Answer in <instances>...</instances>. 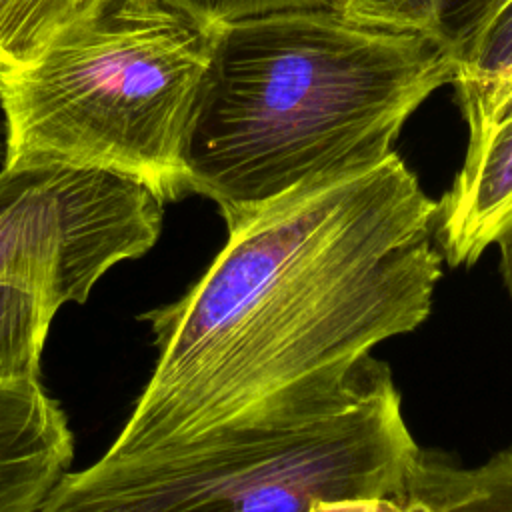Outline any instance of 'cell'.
Here are the masks:
<instances>
[{
	"label": "cell",
	"mask_w": 512,
	"mask_h": 512,
	"mask_svg": "<svg viewBox=\"0 0 512 512\" xmlns=\"http://www.w3.org/2000/svg\"><path fill=\"white\" fill-rule=\"evenodd\" d=\"M438 204L392 152L232 216L206 272L138 316L152 374L104 458L166 452L350 370L432 310Z\"/></svg>",
	"instance_id": "cell-1"
},
{
	"label": "cell",
	"mask_w": 512,
	"mask_h": 512,
	"mask_svg": "<svg viewBox=\"0 0 512 512\" xmlns=\"http://www.w3.org/2000/svg\"><path fill=\"white\" fill-rule=\"evenodd\" d=\"M454 74L432 34L336 8L220 24L182 144L188 194L230 220L312 176L376 164Z\"/></svg>",
	"instance_id": "cell-2"
},
{
	"label": "cell",
	"mask_w": 512,
	"mask_h": 512,
	"mask_svg": "<svg viewBox=\"0 0 512 512\" xmlns=\"http://www.w3.org/2000/svg\"><path fill=\"white\" fill-rule=\"evenodd\" d=\"M374 354L196 442L66 472L38 512H310L402 490L420 456Z\"/></svg>",
	"instance_id": "cell-3"
},
{
	"label": "cell",
	"mask_w": 512,
	"mask_h": 512,
	"mask_svg": "<svg viewBox=\"0 0 512 512\" xmlns=\"http://www.w3.org/2000/svg\"><path fill=\"white\" fill-rule=\"evenodd\" d=\"M218 32L190 0H108L32 64L0 70L4 166L104 170L182 200L184 134Z\"/></svg>",
	"instance_id": "cell-4"
},
{
	"label": "cell",
	"mask_w": 512,
	"mask_h": 512,
	"mask_svg": "<svg viewBox=\"0 0 512 512\" xmlns=\"http://www.w3.org/2000/svg\"><path fill=\"white\" fill-rule=\"evenodd\" d=\"M164 202L114 172L30 166L0 170V264L38 274L88 300L116 264L160 238Z\"/></svg>",
	"instance_id": "cell-5"
},
{
	"label": "cell",
	"mask_w": 512,
	"mask_h": 512,
	"mask_svg": "<svg viewBox=\"0 0 512 512\" xmlns=\"http://www.w3.org/2000/svg\"><path fill=\"white\" fill-rule=\"evenodd\" d=\"M72 456L68 418L42 382H0V512H38Z\"/></svg>",
	"instance_id": "cell-6"
},
{
	"label": "cell",
	"mask_w": 512,
	"mask_h": 512,
	"mask_svg": "<svg viewBox=\"0 0 512 512\" xmlns=\"http://www.w3.org/2000/svg\"><path fill=\"white\" fill-rule=\"evenodd\" d=\"M436 204L442 260L450 268L476 264L512 220V112L468 138L462 168Z\"/></svg>",
	"instance_id": "cell-7"
},
{
	"label": "cell",
	"mask_w": 512,
	"mask_h": 512,
	"mask_svg": "<svg viewBox=\"0 0 512 512\" xmlns=\"http://www.w3.org/2000/svg\"><path fill=\"white\" fill-rule=\"evenodd\" d=\"M310 512H512V446L478 466L422 448L402 490L386 496L322 502Z\"/></svg>",
	"instance_id": "cell-8"
},
{
	"label": "cell",
	"mask_w": 512,
	"mask_h": 512,
	"mask_svg": "<svg viewBox=\"0 0 512 512\" xmlns=\"http://www.w3.org/2000/svg\"><path fill=\"white\" fill-rule=\"evenodd\" d=\"M72 304L50 280L0 264V382L40 380V358L56 312Z\"/></svg>",
	"instance_id": "cell-9"
},
{
	"label": "cell",
	"mask_w": 512,
	"mask_h": 512,
	"mask_svg": "<svg viewBox=\"0 0 512 512\" xmlns=\"http://www.w3.org/2000/svg\"><path fill=\"white\" fill-rule=\"evenodd\" d=\"M108 0H0V70L38 60L64 32Z\"/></svg>",
	"instance_id": "cell-10"
},
{
	"label": "cell",
	"mask_w": 512,
	"mask_h": 512,
	"mask_svg": "<svg viewBox=\"0 0 512 512\" xmlns=\"http://www.w3.org/2000/svg\"><path fill=\"white\" fill-rule=\"evenodd\" d=\"M512 76V0H504L456 58L452 84L466 102Z\"/></svg>",
	"instance_id": "cell-11"
},
{
	"label": "cell",
	"mask_w": 512,
	"mask_h": 512,
	"mask_svg": "<svg viewBox=\"0 0 512 512\" xmlns=\"http://www.w3.org/2000/svg\"><path fill=\"white\" fill-rule=\"evenodd\" d=\"M502 2L504 0H402L384 26L432 34L458 58L478 28Z\"/></svg>",
	"instance_id": "cell-12"
},
{
	"label": "cell",
	"mask_w": 512,
	"mask_h": 512,
	"mask_svg": "<svg viewBox=\"0 0 512 512\" xmlns=\"http://www.w3.org/2000/svg\"><path fill=\"white\" fill-rule=\"evenodd\" d=\"M212 20L226 24L242 18L268 16L276 12L338 8L340 0H190Z\"/></svg>",
	"instance_id": "cell-13"
},
{
	"label": "cell",
	"mask_w": 512,
	"mask_h": 512,
	"mask_svg": "<svg viewBox=\"0 0 512 512\" xmlns=\"http://www.w3.org/2000/svg\"><path fill=\"white\" fill-rule=\"evenodd\" d=\"M462 118L468 126V138H476L512 112V76L496 82L478 96L460 102Z\"/></svg>",
	"instance_id": "cell-14"
},
{
	"label": "cell",
	"mask_w": 512,
	"mask_h": 512,
	"mask_svg": "<svg viewBox=\"0 0 512 512\" xmlns=\"http://www.w3.org/2000/svg\"><path fill=\"white\" fill-rule=\"evenodd\" d=\"M400 2L402 0H340L336 10H342L356 20L384 26L388 16Z\"/></svg>",
	"instance_id": "cell-15"
},
{
	"label": "cell",
	"mask_w": 512,
	"mask_h": 512,
	"mask_svg": "<svg viewBox=\"0 0 512 512\" xmlns=\"http://www.w3.org/2000/svg\"><path fill=\"white\" fill-rule=\"evenodd\" d=\"M498 246V258H500V274L504 280V286L508 290V296L512 300V220L504 226L500 236L494 242Z\"/></svg>",
	"instance_id": "cell-16"
}]
</instances>
